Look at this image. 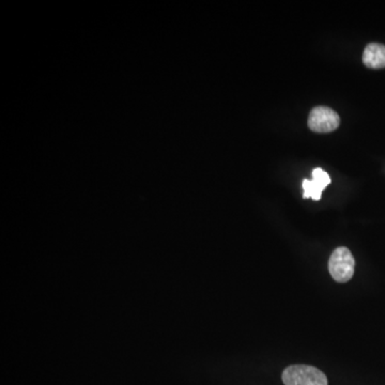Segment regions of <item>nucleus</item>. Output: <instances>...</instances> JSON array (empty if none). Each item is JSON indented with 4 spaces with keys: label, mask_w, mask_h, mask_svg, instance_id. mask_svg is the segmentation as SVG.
I'll return each mask as SVG.
<instances>
[{
    "label": "nucleus",
    "mask_w": 385,
    "mask_h": 385,
    "mask_svg": "<svg viewBox=\"0 0 385 385\" xmlns=\"http://www.w3.org/2000/svg\"><path fill=\"white\" fill-rule=\"evenodd\" d=\"M285 385H327V378L321 370L307 365H293L283 372Z\"/></svg>",
    "instance_id": "obj_1"
},
{
    "label": "nucleus",
    "mask_w": 385,
    "mask_h": 385,
    "mask_svg": "<svg viewBox=\"0 0 385 385\" xmlns=\"http://www.w3.org/2000/svg\"><path fill=\"white\" fill-rule=\"evenodd\" d=\"M355 260L347 248H338L334 250L329 261V271L336 282L346 283L354 274Z\"/></svg>",
    "instance_id": "obj_2"
},
{
    "label": "nucleus",
    "mask_w": 385,
    "mask_h": 385,
    "mask_svg": "<svg viewBox=\"0 0 385 385\" xmlns=\"http://www.w3.org/2000/svg\"><path fill=\"white\" fill-rule=\"evenodd\" d=\"M340 118L335 110L325 106L312 108L308 118V127L317 133H329L339 127Z\"/></svg>",
    "instance_id": "obj_3"
},
{
    "label": "nucleus",
    "mask_w": 385,
    "mask_h": 385,
    "mask_svg": "<svg viewBox=\"0 0 385 385\" xmlns=\"http://www.w3.org/2000/svg\"><path fill=\"white\" fill-rule=\"evenodd\" d=\"M331 183L329 174L322 168H315L312 170V180H304V199H312L319 201L322 195L323 189Z\"/></svg>",
    "instance_id": "obj_4"
},
{
    "label": "nucleus",
    "mask_w": 385,
    "mask_h": 385,
    "mask_svg": "<svg viewBox=\"0 0 385 385\" xmlns=\"http://www.w3.org/2000/svg\"><path fill=\"white\" fill-rule=\"evenodd\" d=\"M363 63L370 69L385 68V46L379 43L368 44L363 53Z\"/></svg>",
    "instance_id": "obj_5"
}]
</instances>
